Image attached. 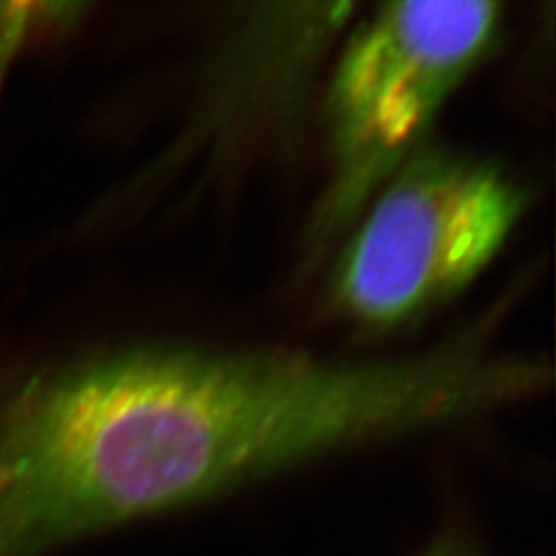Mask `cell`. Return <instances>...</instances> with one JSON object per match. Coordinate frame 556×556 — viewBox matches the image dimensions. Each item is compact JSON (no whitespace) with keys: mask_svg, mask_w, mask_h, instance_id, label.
Listing matches in <instances>:
<instances>
[{"mask_svg":"<svg viewBox=\"0 0 556 556\" xmlns=\"http://www.w3.org/2000/svg\"><path fill=\"white\" fill-rule=\"evenodd\" d=\"M525 207L522 188L494 164L418 150L378 189L342 251L337 306L380 330L420 317L494 262Z\"/></svg>","mask_w":556,"mask_h":556,"instance_id":"cell-2","label":"cell"},{"mask_svg":"<svg viewBox=\"0 0 556 556\" xmlns=\"http://www.w3.org/2000/svg\"><path fill=\"white\" fill-rule=\"evenodd\" d=\"M503 21L490 0L388 2L357 27L328 94L333 175L317 215L331 235L409 161Z\"/></svg>","mask_w":556,"mask_h":556,"instance_id":"cell-1","label":"cell"},{"mask_svg":"<svg viewBox=\"0 0 556 556\" xmlns=\"http://www.w3.org/2000/svg\"><path fill=\"white\" fill-rule=\"evenodd\" d=\"M421 556H481L470 544V539L457 531H448L438 536Z\"/></svg>","mask_w":556,"mask_h":556,"instance_id":"cell-3","label":"cell"}]
</instances>
